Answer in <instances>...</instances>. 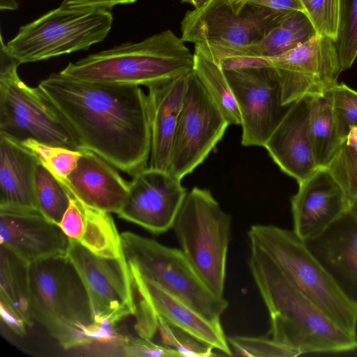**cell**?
Masks as SVG:
<instances>
[{
  "instance_id": "cell-1",
  "label": "cell",
  "mask_w": 357,
  "mask_h": 357,
  "mask_svg": "<svg viewBox=\"0 0 357 357\" xmlns=\"http://www.w3.org/2000/svg\"><path fill=\"white\" fill-rule=\"evenodd\" d=\"M38 86L82 149L131 176L147 167L151 127L147 94L139 86L85 82L59 72Z\"/></svg>"
},
{
  "instance_id": "cell-2",
  "label": "cell",
  "mask_w": 357,
  "mask_h": 357,
  "mask_svg": "<svg viewBox=\"0 0 357 357\" xmlns=\"http://www.w3.org/2000/svg\"><path fill=\"white\" fill-rule=\"evenodd\" d=\"M250 248L249 268L268 310L273 340L301 355L357 348V336L342 328L289 282L262 252Z\"/></svg>"
},
{
  "instance_id": "cell-3",
  "label": "cell",
  "mask_w": 357,
  "mask_h": 357,
  "mask_svg": "<svg viewBox=\"0 0 357 357\" xmlns=\"http://www.w3.org/2000/svg\"><path fill=\"white\" fill-rule=\"evenodd\" d=\"M28 280L34 320L63 348L109 337L112 325L96 321L86 287L66 255L29 264Z\"/></svg>"
},
{
  "instance_id": "cell-4",
  "label": "cell",
  "mask_w": 357,
  "mask_h": 357,
  "mask_svg": "<svg viewBox=\"0 0 357 357\" xmlns=\"http://www.w3.org/2000/svg\"><path fill=\"white\" fill-rule=\"evenodd\" d=\"M194 62L182 38L167 29L70 62L59 73L85 82L147 87L192 71Z\"/></svg>"
},
{
  "instance_id": "cell-5",
  "label": "cell",
  "mask_w": 357,
  "mask_h": 357,
  "mask_svg": "<svg viewBox=\"0 0 357 357\" xmlns=\"http://www.w3.org/2000/svg\"><path fill=\"white\" fill-rule=\"evenodd\" d=\"M250 247L262 252L285 278L338 326L357 336V307L344 294L305 241L293 230L253 225Z\"/></svg>"
},
{
  "instance_id": "cell-6",
  "label": "cell",
  "mask_w": 357,
  "mask_h": 357,
  "mask_svg": "<svg viewBox=\"0 0 357 357\" xmlns=\"http://www.w3.org/2000/svg\"><path fill=\"white\" fill-rule=\"evenodd\" d=\"M172 229L180 249L209 289L223 296L231 217L207 189L187 192Z\"/></svg>"
},
{
  "instance_id": "cell-7",
  "label": "cell",
  "mask_w": 357,
  "mask_h": 357,
  "mask_svg": "<svg viewBox=\"0 0 357 357\" xmlns=\"http://www.w3.org/2000/svg\"><path fill=\"white\" fill-rule=\"evenodd\" d=\"M20 63L0 45V135L23 142L40 143L79 151L82 147L60 114L38 86L20 77Z\"/></svg>"
},
{
  "instance_id": "cell-8",
  "label": "cell",
  "mask_w": 357,
  "mask_h": 357,
  "mask_svg": "<svg viewBox=\"0 0 357 357\" xmlns=\"http://www.w3.org/2000/svg\"><path fill=\"white\" fill-rule=\"evenodd\" d=\"M112 22L110 10L60 5L20 26L5 49L20 64L87 50L107 36Z\"/></svg>"
},
{
  "instance_id": "cell-9",
  "label": "cell",
  "mask_w": 357,
  "mask_h": 357,
  "mask_svg": "<svg viewBox=\"0 0 357 357\" xmlns=\"http://www.w3.org/2000/svg\"><path fill=\"white\" fill-rule=\"evenodd\" d=\"M129 268L155 282L213 322L228 307L224 296L212 292L199 278L183 252L137 234H121Z\"/></svg>"
},
{
  "instance_id": "cell-10",
  "label": "cell",
  "mask_w": 357,
  "mask_h": 357,
  "mask_svg": "<svg viewBox=\"0 0 357 357\" xmlns=\"http://www.w3.org/2000/svg\"><path fill=\"white\" fill-rule=\"evenodd\" d=\"M231 66L272 69L280 86L284 106L305 97L324 96L337 84L342 73L335 42L318 33L279 55L267 58H235Z\"/></svg>"
},
{
  "instance_id": "cell-11",
  "label": "cell",
  "mask_w": 357,
  "mask_h": 357,
  "mask_svg": "<svg viewBox=\"0 0 357 357\" xmlns=\"http://www.w3.org/2000/svg\"><path fill=\"white\" fill-rule=\"evenodd\" d=\"M287 13L249 4L238 12L227 0H210L201 8L185 13L181 38L197 49L243 47L260 40Z\"/></svg>"
},
{
  "instance_id": "cell-12",
  "label": "cell",
  "mask_w": 357,
  "mask_h": 357,
  "mask_svg": "<svg viewBox=\"0 0 357 357\" xmlns=\"http://www.w3.org/2000/svg\"><path fill=\"white\" fill-rule=\"evenodd\" d=\"M229 126L192 70L188 75L167 171L181 180L192 172L222 139Z\"/></svg>"
},
{
  "instance_id": "cell-13",
  "label": "cell",
  "mask_w": 357,
  "mask_h": 357,
  "mask_svg": "<svg viewBox=\"0 0 357 357\" xmlns=\"http://www.w3.org/2000/svg\"><path fill=\"white\" fill-rule=\"evenodd\" d=\"M66 255L86 287L98 323L114 325L135 315L132 280L125 256L119 259L100 257L70 238Z\"/></svg>"
},
{
  "instance_id": "cell-14",
  "label": "cell",
  "mask_w": 357,
  "mask_h": 357,
  "mask_svg": "<svg viewBox=\"0 0 357 357\" xmlns=\"http://www.w3.org/2000/svg\"><path fill=\"white\" fill-rule=\"evenodd\" d=\"M223 70L240 110L242 145L264 146L289 107L282 103L275 74L269 68Z\"/></svg>"
},
{
  "instance_id": "cell-15",
  "label": "cell",
  "mask_w": 357,
  "mask_h": 357,
  "mask_svg": "<svg viewBox=\"0 0 357 357\" xmlns=\"http://www.w3.org/2000/svg\"><path fill=\"white\" fill-rule=\"evenodd\" d=\"M132 177L119 217L154 234L172 229L188 192L181 180L168 171L149 167Z\"/></svg>"
},
{
  "instance_id": "cell-16",
  "label": "cell",
  "mask_w": 357,
  "mask_h": 357,
  "mask_svg": "<svg viewBox=\"0 0 357 357\" xmlns=\"http://www.w3.org/2000/svg\"><path fill=\"white\" fill-rule=\"evenodd\" d=\"M135 303V330L155 317L192 335L227 356H233L221 322H213L153 281L129 268Z\"/></svg>"
},
{
  "instance_id": "cell-17",
  "label": "cell",
  "mask_w": 357,
  "mask_h": 357,
  "mask_svg": "<svg viewBox=\"0 0 357 357\" xmlns=\"http://www.w3.org/2000/svg\"><path fill=\"white\" fill-rule=\"evenodd\" d=\"M350 201L326 167L298 183L291 197L293 231L303 241L323 234L346 211Z\"/></svg>"
},
{
  "instance_id": "cell-18",
  "label": "cell",
  "mask_w": 357,
  "mask_h": 357,
  "mask_svg": "<svg viewBox=\"0 0 357 357\" xmlns=\"http://www.w3.org/2000/svg\"><path fill=\"white\" fill-rule=\"evenodd\" d=\"M1 245L29 264L66 255L70 238L37 210L0 208Z\"/></svg>"
},
{
  "instance_id": "cell-19",
  "label": "cell",
  "mask_w": 357,
  "mask_h": 357,
  "mask_svg": "<svg viewBox=\"0 0 357 357\" xmlns=\"http://www.w3.org/2000/svg\"><path fill=\"white\" fill-rule=\"evenodd\" d=\"M311 98L305 97L289 105L263 146L280 169L298 183L319 168L308 135Z\"/></svg>"
},
{
  "instance_id": "cell-20",
  "label": "cell",
  "mask_w": 357,
  "mask_h": 357,
  "mask_svg": "<svg viewBox=\"0 0 357 357\" xmlns=\"http://www.w3.org/2000/svg\"><path fill=\"white\" fill-rule=\"evenodd\" d=\"M82 204L107 213H118L129 191L130 182L116 168L98 154L82 149L74 169L60 181Z\"/></svg>"
},
{
  "instance_id": "cell-21",
  "label": "cell",
  "mask_w": 357,
  "mask_h": 357,
  "mask_svg": "<svg viewBox=\"0 0 357 357\" xmlns=\"http://www.w3.org/2000/svg\"><path fill=\"white\" fill-rule=\"evenodd\" d=\"M305 243L357 307V218L349 208L323 234Z\"/></svg>"
},
{
  "instance_id": "cell-22",
  "label": "cell",
  "mask_w": 357,
  "mask_h": 357,
  "mask_svg": "<svg viewBox=\"0 0 357 357\" xmlns=\"http://www.w3.org/2000/svg\"><path fill=\"white\" fill-rule=\"evenodd\" d=\"M190 73L147 86L151 137L149 167L168 169Z\"/></svg>"
},
{
  "instance_id": "cell-23",
  "label": "cell",
  "mask_w": 357,
  "mask_h": 357,
  "mask_svg": "<svg viewBox=\"0 0 357 357\" xmlns=\"http://www.w3.org/2000/svg\"><path fill=\"white\" fill-rule=\"evenodd\" d=\"M39 162L31 149L0 135V208L39 211L35 192Z\"/></svg>"
},
{
  "instance_id": "cell-24",
  "label": "cell",
  "mask_w": 357,
  "mask_h": 357,
  "mask_svg": "<svg viewBox=\"0 0 357 357\" xmlns=\"http://www.w3.org/2000/svg\"><path fill=\"white\" fill-rule=\"evenodd\" d=\"M317 34L305 12L287 13L260 40L234 49L195 48L197 52L218 65L232 58H267L286 52Z\"/></svg>"
},
{
  "instance_id": "cell-25",
  "label": "cell",
  "mask_w": 357,
  "mask_h": 357,
  "mask_svg": "<svg viewBox=\"0 0 357 357\" xmlns=\"http://www.w3.org/2000/svg\"><path fill=\"white\" fill-rule=\"evenodd\" d=\"M28 265L1 245L0 301L15 312L28 327H31L34 319L30 301Z\"/></svg>"
},
{
  "instance_id": "cell-26",
  "label": "cell",
  "mask_w": 357,
  "mask_h": 357,
  "mask_svg": "<svg viewBox=\"0 0 357 357\" xmlns=\"http://www.w3.org/2000/svg\"><path fill=\"white\" fill-rule=\"evenodd\" d=\"M308 135L317 165L326 167L343 142L326 93L311 98Z\"/></svg>"
},
{
  "instance_id": "cell-27",
  "label": "cell",
  "mask_w": 357,
  "mask_h": 357,
  "mask_svg": "<svg viewBox=\"0 0 357 357\" xmlns=\"http://www.w3.org/2000/svg\"><path fill=\"white\" fill-rule=\"evenodd\" d=\"M81 205L84 215V227L77 241L98 257L107 259L123 257L121 234L118 233L109 213Z\"/></svg>"
},
{
  "instance_id": "cell-28",
  "label": "cell",
  "mask_w": 357,
  "mask_h": 357,
  "mask_svg": "<svg viewBox=\"0 0 357 357\" xmlns=\"http://www.w3.org/2000/svg\"><path fill=\"white\" fill-rule=\"evenodd\" d=\"M193 73L229 125H241L240 110L223 69L203 55L194 53Z\"/></svg>"
},
{
  "instance_id": "cell-29",
  "label": "cell",
  "mask_w": 357,
  "mask_h": 357,
  "mask_svg": "<svg viewBox=\"0 0 357 357\" xmlns=\"http://www.w3.org/2000/svg\"><path fill=\"white\" fill-rule=\"evenodd\" d=\"M35 192L39 211L59 225L71 195L61 181L40 162L35 173Z\"/></svg>"
},
{
  "instance_id": "cell-30",
  "label": "cell",
  "mask_w": 357,
  "mask_h": 357,
  "mask_svg": "<svg viewBox=\"0 0 357 357\" xmlns=\"http://www.w3.org/2000/svg\"><path fill=\"white\" fill-rule=\"evenodd\" d=\"M139 337L151 340L158 332L164 345L175 349L183 357L216 356L213 348L161 317H155L135 331Z\"/></svg>"
},
{
  "instance_id": "cell-31",
  "label": "cell",
  "mask_w": 357,
  "mask_h": 357,
  "mask_svg": "<svg viewBox=\"0 0 357 357\" xmlns=\"http://www.w3.org/2000/svg\"><path fill=\"white\" fill-rule=\"evenodd\" d=\"M335 46L343 72L351 67L357 57V0H340Z\"/></svg>"
},
{
  "instance_id": "cell-32",
  "label": "cell",
  "mask_w": 357,
  "mask_h": 357,
  "mask_svg": "<svg viewBox=\"0 0 357 357\" xmlns=\"http://www.w3.org/2000/svg\"><path fill=\"white\" fill-rule=\"evenodd\" d=\"M22 144L31 149L59 181L66 178L75 167L81 155V150L51 146L33 139H27Z\"/></svg>"
},
{
  "instance_id": "cell-33",
  "label": "cell",
  "mask_w": 357,
  "mask_h": 357,
  "mask_svg": "<svg viewBox=\"0 0 357 357\" xmlns=\"http://www.w3.org/2000/svg\"><path fill=\"white\" fill-rule=\"evenodd\" d=\"M233 356L250 357H294L300 353L271 337L234 335L227 337Z\"/></svg>"
},
{
  "instance_id": "cell-34",
  "label": "cell",
  "mask_w": 357,
  "mask_h": 357,
  "mask_svg": "<svg viewBox=\"0 0 357 357\" xmlns=\"http://www.w3.org/2000/svg\"><path fill=\"white\" fill-rule=\"evenodd\" d=\"M326 93L339 136L344 141L349 129L357 126V91L344 84H337Z\"/></svg>"
},
{
  "instance_id": "cell-35",
  "label": "cell",
  "mask_w": 357,
  "mask_h": 357,
  "mask_svg": "<svg viewBox=\"0 0 357 357\" xmlns=\"http://www.w3.org/2000/svg\"><path fill=\"white\" fill-rule=\"evenodd\" d=\"M326 168L348 199H357V149L343 141Z\"/></svg>"
},
{
  "instance_id": "cell-36",
  "label": "cell",
  "mask_w": 357,
  "mask_h": 357,
  "mask_svg": "<svg viewBox=\"0 0 357 357\" xmlns=\"http://www.w3.org/2000/svg\"><path fill=\"white\" fill-rule=\"evenodd\" d=\"M301 1L317 33L335 42L338 33L340 0Z\"/></svg>"
},
{
  "instance_id": "cell-37",
  "label": "cell",
  "mask_w": 357,
  "mask_h": 357,
  "mask_svg": "<svg viewBox=\"0 0 357 357\" xmlns=\"http://www.w3.org/2000/svg\"><path fill=\"white\" fill-rule=\"evenodd\" d=\"M123 351L128 356L181 357L179 353L172 348L164 344H158L151 340L140 337L126 340Z\"/></svg>"
},
{
  "instance_id": "cell-38",
  "label": "cell",
  "mask_w": 357,
  "mask_h": 357,
  "mask_svg": "<svg viewBox=\"0 0 357 357\" xmlns=\"http://www.w3.org/2000/svg\"><path fill=\"white\" fill-rule=\"evenodd\" d=\"M59 226L70 239L78 241L82 234L84 227V211L81 204L72 196Z\"/></svg>"
},
{
  "instance_id": "cell-39",
  "label": "cell",
  "mask_w": 357,
  "mask_h": 357,
  "mask_svg": "<svg viewBox=\"0 0 357 357\" xmlns=\"http://www.w3.org/2000/svg\"><path fill=\"white\" fill-rule=\"evenodd\" d=\"M246 4L263 7L280 13L305 12L301 0H248Z\"/></svg>"
},
{
  "instance_id": "cell-40",
  "label": "cell",
  "mask_w": 357,
  "mask_h": 357,
  "mask_svg": "<svg viewBox=\"0 0 357 357\" xmlns=\"http://www.w3.org/2000/svg\"><path fill=\"white\" fill-rule=\"evenodd\" d=\"M138 0H63L61 5L70 8H90L110 10L117 5L133 3Z\"/></svg>"
},
{
  "instance_id": "cell-41",
  "label": "cell",
  "mask_w": 357,
  "mask_h": 357,
  "mask_svg": "<svg viewBox=\"0 0 357 357\" xmlns=\"http://www.w3.org/2000/svg\"><path fill=\"white\" fill-rule=\"evenodd\" d=\"M0 314L1 321L15 333L20 336L26 333V326H27L26 324L1 301H0Z\"/></svg>"
},
{
  "instance_id": "cell-42",
  "label": "cell",
  "mask_w": 357,
  "mask_h": 357,
  "mask_svg": "<svg viewBox=\"0 0 357 357\" xmlns=\"http://www.w3.org/2000/svg\"><path fill=\"white\" fill-rule=\"evenodd\" d=\"M18 4L15 0H0V9L3 10H16Z\"/></svg>"
},
{
  "instance_id": "cell-43",
  "label": "cell",
  "mask_w": 357,
  "mask_h": 357,
  "mask_svg": "<svg viewBox=\"0 0 357 357\" xmlns=\"http://www.w3.org/2000/svg\"><path fill=\"white\" fill-rule=\"evenodd\" d=\"M181 3H188L195 9H199L206 5L210 0H180Z\"/></svg>"
},
{
  "instance_id": "cell-44",
  "label": "cell",
  "mask_w": 357,
  "mask_h": 357,
  "mask_svg": "<svg viewBox=\"0 0 357 357\" xmlns=\"http://www.w3.org/2000/svg\"><path fill=\"white\" fill-rule=\"evenodd\" d=\"M233 7L238 12H241L246 5L248 0H227Z\"/></svg>"
},
{
  "instance_id": "cell-45",
  "label": "cell",
  "mask_w": 357,
  "mask_h": 357,
  "mask_svg": "<svg viewBox=\"0 0 357 357\" xmlns=\"http://www.w3.org/2000/svg\"><path fill=\"white\" fill-rule=\"evenodd\" d=\"M349 210L357 218V199L350 201Z\"/></svg>"
}]
</instances>
